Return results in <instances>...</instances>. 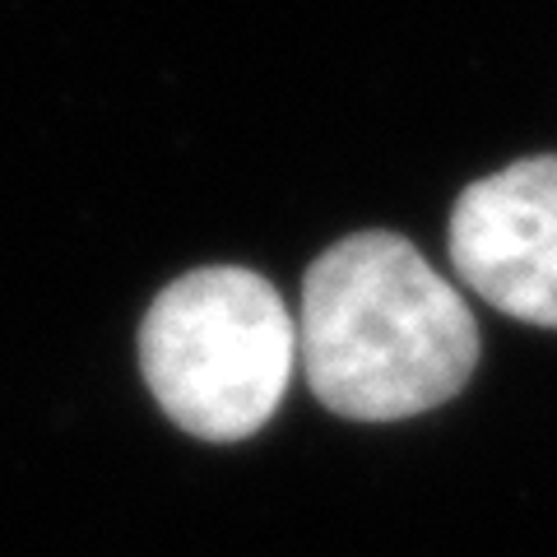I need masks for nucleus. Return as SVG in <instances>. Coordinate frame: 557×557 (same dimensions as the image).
Listing matches in <instances>:
<instances>
[{
    "instance_id": "1",
    "label": "nucleus",
    "mask_w": 557,
    "mask_h": 557,
    "mask_svg": "<svg viewBox=\"0 0 557 557\" xmlns=\"http://www.w3.org/2000/svg\"><path fill=\"white\" fill-rule=\"evenodd\" d=\"M298 362L325 409L395 423L465 391L479 368V325L413 242L372 228L311 260Z\"/></svg>"
},
{
    "instance_id": "2",
    "label": "nucleus",
    "mask_w": 557,
    "mask_h": 557,
    "mask_svg": "<svg viewBox=\"0 0 557 557\" xmlns=\"http://www.w3.org/2000/svg\"><path fill=\"white\" fill-rule=\"evenodd\" d=\"M139 368L190 437L242 442L270 423L288 391L298 321L256 270H190L153 298L139 325Z\"/></svg>"
},
{
    "instance_id": "3",
    "label": "nucleus",
    "mask_w": 557,
    "mask_h": 557,
    "mask_svg": "<svg viewBox=\"0 0 557 557\" xmlns=\"http://www.w3.org/2000/svg\"><path fill=\"white\" fill-rule=\"evenodd\" d=\"M446 247L483 302L557 330V153L520 159L465 186Z\"/></svg>"
}]
</instances>
